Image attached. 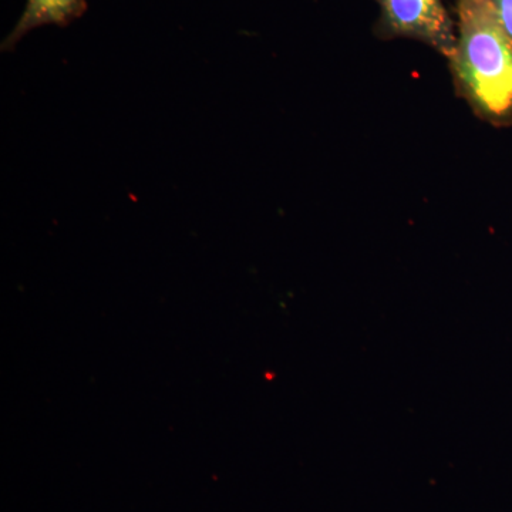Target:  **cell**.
I'll return each instance as SVG.
<instances>
[{"label":"cell","mask_w":512,"mask_h":512,"mask_svg":"<svg viewBox=\"0 0 512 512\" xmlns=\"http://www.w3.org/2000/svg\"><path fill=\"white\" fill-rule=\"evenodd\" d=\"M457 42L448 57L460 96L480 119L512 126V40L488 0H458Z\"/></svg>","instance_id":"1"},{"label":"cell","mask_w":512,"mask_h":512,"mask_svg":"<svg viewBox=\"0 0 512 512\" xmlns=\"http://www.w3.org/2000/svg\"><path fill=\"white\" fill-rule=\"evenodd\" d=\"M380 16L375 32L380 39L419 40L444 57L453 55L457 28L443 0H377Z\"/></svg>","instance_id":"2"},{"label":"cell","mask_w":512,"mask_h":512,"mask_svg":"<svg viewBox=\"0 0 512 512\" xmlns=\"http://www.w3.org/2000/svg\"><path fill=\"white\" fill-rule=\"evenodd\" d=\"M495 19L512 40V0H488Z\"/></svg>","instance_id":"4"},{"label":"cell","mask_w":512,"mask_h":512,"mask_svg":"<svg viewBox=\"0 0 512 512\" xmlns=\"http://www.w3.org/2000/svg\"><path fill=\"white\" fill-rule=\"evenodd\" d=\"M87 10V0H28L15 28L3 40L2 50H12L28 33L42 26L70 25L82 18Z\"/></svg>","instance_id":"3"}]
</instances>
